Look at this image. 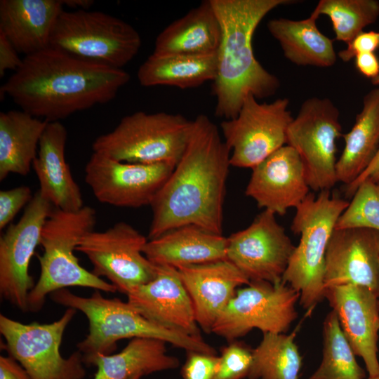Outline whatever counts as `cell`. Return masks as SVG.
<instances>
[{"instance_id":"obj_1","label":"cell","mask_w":379,"mask_h":379,"mask_svg":"<svg viewBox=\"0 0 379 379\" xmlns=\"http://www.w3.org/2000/svg\"><path fill=\"white\" fill-rule=\"evenodd\" d=\"M230 154L216 125L199 114L181 158L150 204L149 239L187 225L222 234Z\"/></svg>"},{"instance_id":"obj_2","label":"cell","mask_w":379,"mask_h":379,"mask_svg":"<svg viewBox=\"0 0 379 379\" xmlns=\"http://www.w3.org/2000/svg\"><path fill=\"white\" fill-rule=\"evenodd\" d=\"M129 79L122 69L87 62L49 46L25 56L1 93L35 117L60 121L112 100Z\"/></svg>"},{"instance_id":"obj_3","label":"cell","mask_w":379,"mask_h":379,"mask_svg":"<svg viewBox=\"0 0 379 379\" xmlns=\"http://www.w3.org/2000/svg\"><path fill=\"white\" fill-rule=\"evenodd\" d=\"M219 20L222 39L217 52V73L213 81L215 114L230 119L239 112L246 97L257 99L275 94L278 78L256 60L253 36L264 17L291 0H210Z\"/></svg>"},{"instance_id":"obj_4","label":"cell","mask_w":379,"mask_h":379,"mask_svg":"<svg viewBox=\"0 0 379 379\" xmlns=\"http://www.w3.org/2000/svg\"><path fill=\"white\" fill-rule=\"evenodd\" d=\"M56 303L83 312L89 331L77 345L85 363L98 354H111L119 340L145 338L158 339L188 351L216 354L215 350L201 338H197L159 326L139 314L128 302L106 298L100 291L84 297L64 288L51 294Z\"/></svg>"},{"instance_id":"obj_5","label":"cell","mask_w":379,"mask_h":379,"mask_svg":"<svg viewBox=\"0 0 379 379\" xmlns=\"http://www.w3.org/2000/svg\"><path fill=\"white\" fill-rule=\"evenodd\" d=\"M95 223V210L89 206L77 211L52 209L41 230L40 245L44 253L38 255L40 275L29 293L28 311H39L48 295L67 287L117 291L111 283L81 266L74 253L79 240L94 230Z\"/></svg>"},{"instance_id":"obj_6","label":"cell","mask_w":379,"mask_h":379,"mask_svg":"<svg viewBox=\"0 0 379 379\" xmlns=\"http://www.w3.org/2000/svg\"><path fill=\"white\" fill-rule=\"evenodd\" d=\"M349 202L330 190L309 193L295 208L291 231L300 241L282 281L300 293V305L309 312L324 298L326 253L335 224Z\"/></svg>"},{"instance_id":"obj_7","label":"cell","mask_w":379,"mask_h":379,"mask_svg":"<svg viewBox=\"0 0 379 379\" xmlns=\"http://www.w3.org/2000/svg\"><path fill=\"white\" fill-rule=\"evenodd\" d=\"M192 123L180 114L136 112L96 138L92 149L122 162L176 165L187 146Z\"/></svg>"},{"instance_id":"obj_8","label":"cell","mask_w":379,"mask_h":379,"mask_svg":"<svg viewBox=\"0 0 379 379\" xmlns=\"http://www.w3.org/2000/svg\"><path fill=\"white\" fill-rule=\"evenodd\" d=\"M50 46L87 62L121 69L138 54L141 38L131 25L108 13L63 10Z\"/></svg>"},{"instance_id":"obj_9","label":"cell","mask_w":379,"mask_h":379,"mask_svg":"<svg viewBox=\"0 0 379 379\" xmlns=\"http://www.w3.org/2000/svg\"><path fill=\"white\" fill-rule=\"evenodd\" d=\"M76 310L67 308L58 320L49 324H23L0 314L1 343L8 356L19 362L32 379H83L86 374L82 354L77 350L67 358L60 348Z\"/></svg>"},{"instance_id":"obj_10","label":"cell","mask_w":379,"mask_h":379,"mask_svg":"<svg viewBox=\"0 0 379 379\" xmlns=\"http://www.w3.org/2000/svg\"><path fill=\"white\" fill-rule=\"evenodd\" d=\"M339 111L328 98L303 102L288 127L286 145L299 154L307 185L316 192L330 190L338 182L336 141L343 136Z\"/></svg>"},{"instance_id":"obj_11","label":"cell","mask_w":379,"mask_h":379,"mask_svg":"<svg viewBox=\"0 0 379 379\" xmlns=\"http://www.w3.org/2000/svg\"><path fill=\"white\" fill-rule=\"evenodd\" d=\"M300 293L282 281H250L237 289L215 321L211 333L230 342L253 328L263 333H286L298 317Z\"/></svg>"},{"instance_id":"obj_12","label":"cell","mask_w":379,"mask_h":379,"mask_svg":"<svg viewBox=\"0 0 379 379\" xmlns=\"http://www.w3.org/2000/svg\"><path fill=\"white\" fill-rule=\"evenodd\" d=\"M288 103L287 98L260 103L249 94L237 116L221 122L231 166L253 168L286 144L287 129L293 119Z\"/></svg>"},{"instance_id":"obj_13","label":"cell","mask_w":379,"mask_h":379,"mask_svg":"<svg viewBox=\"0 0 379 379\" xmlns=\"http://www.w3.org/2000/svg\"><path fill=\"white\" fill-rule=\"evenodd\" d=\"M147 241L133 226L120 221L103 232H88L76 251L88 258L95 275L107 278L117 291L127 295L156 275L157 266L142 253Z\"/></svg>"},{"instance_id":"obj_14","label":"cell","mask_w":379,"mask_h":379,"mask_svg":"<svg viewBox=\"0 0 379 379\" xmlns=\"http://www.w3.org/2000/svg\"><path fill=\"white\" fill-rule=\"evenodd\" d=\"M175 166L168 162H122L93 152L85 166V181L101 203L139 208L150 206Z\"/></svg>"},{"instance_id":"obj_15","label":"cell","mask_w":379,"mask_h":379,"mask_svg":"<svg viewBox=\"0 0 379 379\" xmlns=\"http://www.w3.org/2000/svg\"><path fill=\"white\" fill-rule=\"evenodd\" d=\"M52 209L37 191L20 219L10 224L0 237L1 296L22 312L28 311V295L35 285L29 265Z\"/></svg>"},{"instance_id":"obj_16","label":"cell","mask_w":379,"mask_h":379,"mask_svg":"<svg viewBox=\"0 0 379 379\" xmlns=\"http://www.w3.org/2000/svg\"><path fill=\"white\" fill-rule=\"evenodd\" d=\"M275 215L264 210L248 227L227 238V259L250 281L281 282L295 248Z\"/></svg>"},{"instance_id":"obj_17","label":"cell","mask_w":379,"mask_h":379,"mask_svg":"<svg viewBox=\"0 0 379 379\" xmlns=\"http://www.w3.org/2000/svg\"><path fill=\"white\" fill-rule=\"evenodd\" d=\"M150 281L132 289L127 302L142 317L163 328L201 338L190 296L177 268L156 265Z\"/></svg>"},{"instance_id":"obj_18","label":"cell","mask_w":379,"mask_h":379,"mask_svg":"<svg viewBox=\"0 0 379 379\" xmlns=\"http://www.w3.org/2000/svg\"><path fill=\"white\" fill-rule=\"evenodd\" d=\"M324 298L335 312L354 354L363 359L369 377L378 375L379 297L366 287L349 284L326 288Z\"/></svg>"},{"instance_id":"obj_19","label":"cell","mask_w":379,"mask_h":379,"mask_svg":"<svg viewBox=\"0 0 379 379\" xmlns=\"http://www.w3.org/2000/svg\"><path fill=\"white\" fill-rule=\"evenodd\" d=\"M324 288L356 284L379 297V232L363 227L334 230L328 244Z\"/></svg>"},{"instance_id":"obj_20","label":"cell","mask_w":379,"mask_h":379,"mask_svg":"<svg viewBox=\"0 0 379 379\" xmlns=\"http://www.w3.org/2000/svg\"><path fill=\"white\" fill-rule=\"evenodd\" d=\"M252 170L245 194L264 210L283 215L290 208H296L310 193L300 157L288 145Z\"/></svg>"},{"instance_id":"obj_21","label":"cell","mask_w":379,"mask_h":379,"mask_svg":"<svg viewBox=\"0 0 379 379\" xmlns=\"http://www.w3.org/2000/svg\"><path fill=\"white\" fill-rule=\"evenodd\" d=\"M177 269L192 300L197 322L206 333H211L215 321L237 288L250 283L228 260Z\"/></svg>"},{"instance_id":"obj_22","label":"cell","mask_w":379,"mask_h":379,"mask_svg":"<svg viewBox=\"0 0 379 379\" xmlns=\"http://www.w3.org/2000/svg\"><path fill=\"white\" fill-rule=\"evenodd\" d=\"M67 138L66 128L60 121L48 122L32 166L41 196L54 208L77 211L84 205L80 187L65 159Z\"/></svg>"},{"instance_id":"obj_23","label":"cell","mask_w":379,"mask_h":379,"mask_svg":"<svg viewBox=\"0 0 379 379\" xmlns=\"http://www.w3.org/2000/svg\"><path fill=\"white\" fill-rule=\"evenodd\" d=\"M61 0H1L0 32L25 56L50 46Z\"/></svg>"},{"instance_id":"obj_24","label":"cell","mask_w":379,"mask_h":379,"mask_svg":"<svg viewBox=\"0 0 379 379\" xmlns=\"http://www.w3.org/2000/svg\"><path fill=\"white\" fill-rule=\"evenodd\" d=\"M227 243L222 234L187 225L149 239L142 253L155 265L178 268L227 260Z\"/></svg>"},{"instance_id":"obj_25","label":"cell","mask_w":379,"mask_h":379,"mask_svg":"<svg viewBox=\"0 0 379 379\" xmlns=\"http://www.w3.org/2000/svg\"><path fill=\"white\" fill-rule=\"evenodd\" d=\"M221 39V26L211 1H203L158 34L152 53L159 55L216 54Z\"/></svg>"},{"instance_id":"obj_26","label":"cell","mask_w":379,"mask_h":379,"mask_svg":"<svg viewBox=\"0 0 379 379\" xmlns=\"http://www.w3.org/2000/svg\"><path fill=\"white\" fill-rule=\"evenodd\" d=\"M345 147L335 166L338 182H354L379 150V86L368 92L352 129L343 134Z\"/></svg>"},{"instance_id":"obj_27","label":"cell","mask_w":379,"mask_h":379,"mask_svg":"<svg viewBox=\"0 0 379 379\" xmlns=\"http://www.w3.org/2000/svg\"><path fill=\"white\" fill-rule=\"evenodd\" d=\"M48 123L22 109L0 113L1 181L12 173H29Z\"/></svg>"},{"instance_id":"obj_28","label":"cell","mask_w":379,"mask_h":379,"mask_svg":"<svg viewBox=\"0 0 379 379\" xmlns=\"http://www.w3.org/2000/svg\"><path fill=\"white\" fill-rule=\"evenodd\" d=\"M166 343L158 339L133 338L120 352L98 354L84 364L97 368L93 379H128L176 368L179 360L167 354Z\"/></svg>"},{"instance_id":"obj_29","label":"cell","mask_w":379,"mask_h":379,"mask_svg":"<svg viewBox=\"0 0 379 379\" xmlns=\"http://www.w3.org/2000/svg\"><path fill=\"white\" fill-rule=\"evenodd\" d=\"M314 14L304 20L280 18L267 25L271 35L279 43L284 56L302 66L329 67L337 60L333 41L317 28Z\"/></svg>"},{"instance_id":"obj_30","label":"cell","mask_w":379,"mask_h":379,"mask_svg":"<svg viewBox=\"0 0 379 379\" xmlns=\"http://www.w3.org/2000/svg\"><path fill=\"white\" fill-rule=\"evenodd\" d=\"M217 73V53L211 55L151 54L140 66L137 77L145 87L170 86L181 89L213 81Z\"/></svg>"},{"instance_id":"obj_31","label":"cell","mask_w":379,"mask_h":379,"mask_svg":"<svg viewBox=\"0 0 379 379\" xmlns=\"http://www.w3.org/2000/svg\"><path fill=\"white\" fill-rule=\"evenodd\" d=\"M298 327L288 335L263 333L253 349V363L248 379H299L302 357L295 342Z\"/></svg>"},{"instance_id":"obj_32","label":"cell","mask_w":379,"mask_h":379,"mask_svg":"<svg viewBox=\"0 0 379 379\" xmlns=\"http://www.w3.org/2000/svg\"><path fill=\"white\" fill-rule=\"evenodd\" d=\"M323 335L322 361L308 379H364L365 371L358 364L333 310L324 319Z\"/></svg>"},{"instance_id":"obj_33","label":"cell","mask_w":379,"mask_h":379,"mask_svg":"<svg viewBox=\"0 0 379 379\" xmlns=\"http://www.w3.org/2000/svg\"><path fill=\"white\" fill-rule=\"evenodd\" d=\"M327 15L333 26L335 39L350 43L379 17L377 0H321L312 13Z\"/></svg>"},{"instance_id":"obj_34","label":"cell","mask_w":379,"mask_h":379,"mask_svg":"<svg viewBox=\"0 0 379 379\" xmlns=\"http://www.w3.org/2000/svg\"><path fill=\"white\" fill-rule=\"evenodd\" d=\"M363 227L379 232V187L370 180L357 188L347 208L339 217L335 230Z\"/></svg>"},{"instance_id":"obj_35","label":"cell","mask_w":379,"mask_h":379,"mask_svg":"<svg viewBox=\"0 0 379 379\" xmlns=\"http://www.w3.org/2000/svg\"><path fill=\"white\" fill-rule=\"evenodd\" d=\"M253 363V349L239 341H231L221 350L215 379L248 378Z\"/></svg>"},{"instance_id":"obj_36","label":"cell","mask_w":379,"mask_h":379,"mask_svg":"<svg viewBox=\"0 0 379 379\" xmlns=\"http://www.w3.org/2000/svg\"><path fill=\"white\" fill-rule=\"evenodd\" d=\"M34 195L28 186H18L0 191V230L11 224L18 213L27 206Z\"/></svg>"},{"instance_id":"obj_37","label":"cell","mask_w":379,"mask_h":379,"mask_svg":"<svg viewBox=\"0 0 379 379\" xmlns=\"http://www.w3.org/2000/svg\"><path fill=\"white\" fill-rule=\"evenodd\" d=\"M218 363L216 354L188 351L181 369L182 379H215Z\"/></svg>"},{"instance_id":"obj_38","label":"cell","mask_w":379,"mask_h":379,"mask_svg":"<svg viewBox=\"0 0 379 379\" xmlns=\"http://www.w3.org/2000/svg\"><path fill=\"white\" fill-rule=\"evenodd\" d=\"M379 48V32L363 31L356 36L347 48L338 53L339 58L348 62L358 54L364 53H375Z\"/></svg>"},{"instance_id":"obj_39","label":"cell","mask_w":379,"mask_h":379,"mask_svg":"<svg viewBox=\"0 0 379 379\" xmlns=\"http://www.w3.org/2000/svg\"><path fill=\"white\" fill-rule=\"evenodd\" d=\"M18 54L11 41L0 32V77H4L7 70L15 72L20 67L23 58Z\"/></svg>"},{"instance_id":"obj_40","label":"cell","mask_w":379,"mask_h":379,"mask_svg":"<svg viewBox=\"0 0 379 379\" xmlns=\"http://www.w3.org/2000/svg\"><path fill=\"white\" fill-rule=\"evenodd\" d=\"M0 379H32L27 371L10 356H0Z\"/></svg>"},{"instance_id":"obj_41","label":"cell","mask_w":379,"mask_h":379,"mask_svg":"<svg viewBox=\"0 0 379 379\" xmlns=\"http://www.w3.org/2000/svg\"><path fill=\"white\" fill-rule=\"evenodd\" d=\"M357 70L364 77L373 79L379 75V58L375 53H364L354 57Z\"/></svg>"},{"instance_id":"obj_42","label":"cell","mask_w":379,"mask_h":379,"mask_svg":"<svg viewBox=\"0 0 379 379\" xmlns=\"http://www.w3.org/2000/svg\"><path fill=\"white\" fill-rule=\"evenodd\" d=\"M379 182V150L368 167L354 182L345 186V196L353 197L357 187L364 181Z\"/></svg>"},{"instance_id":"obj_43","label":"cell","mask_w":379,"mask_h":379,"mask_svg":"<svg viewBox=\"0 0 379 379\" xmlns=\"http://www.w3.org/2000/svg\"><path fill=\"white\" fill-rule=\"evenodd\" d=\"M63 6L78 10H88L94 4L93 0H61Z\"/></svg>"},{"instance_id":"obj_44","label":"cell","mask_w":379,"mask_h":379,"mask_svg":"<svg viewBox=\"0 0 379 379\" xmlns=\"http://www.w3.org/2000/svg\"><path fill=\"white\" fill-rule=\"evenodd\" d=\"M371 83L376 86H379V75L375 79H372Z\"/></svg>"},{"instance_id":"obj_45","label":"cell","mask_w":379,"mask_h":379,"mask_svg":"<svg viewBox=\"0 0 379 379\" xmlns=\"http://www.w3.org/2000/svg\"><path fill=\"white\" fill-rule=\"evenodd\" d=\"M141 377H142V375L138 374V375H134V376H133V377H131V378H130L128 379H140Z\"/></svg>"},{"instance_id":"obj_46","label":"cell","mask_w":379,"mask_h":379,"mask_svg":"<svg viewBox=\"0 0 379 379\" xmlns=\"http://www.w3.org/2000/svg\"><path fill=\"white\" fill-rule=\"evenodd\" d=\"M368 379H379V375L373 377H368Z\"/></svg>"},{"instance_id":"obj_47","label":"cell","mask_w":379,"mask_h":379,"mask_svg":"<svg viewBox=\"0 0 379 379\" xmlns=\"http://www.w3.org/2000/svg\"><path fill=\"white\" fill-rule=\"evenodd\" d=\"M377 185H378V187H379V182L377 183Z\"/></svg>"}]
</instances>
